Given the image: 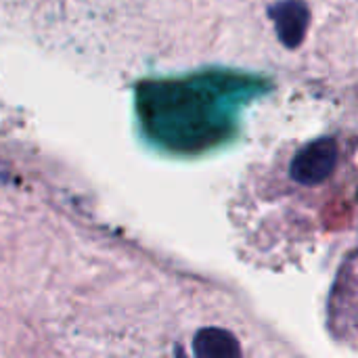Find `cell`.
<instances>
[{"label": "cell", "instance_id": "2", "mask_svg": "<svg viewBox=\"0 0 358 358\" xmlns=\"http://www.w3.org/2000/svg\"><path fill=\"white\" fill-rule=\"evenodd\" d=\"M340 159L338 143L329 136L317 138L308 145H304L289 164V176L294 182L302 187H317L325 182Z\"/></svg>", "mask_w": 358, "mask_h": 358}, {"label": "cell", "instance_id": "3", "mask_svg": "<svg viewBox=\"0 0 358 358\" xmlns=\"http://www.w3.org/2000/svg\"><path fill=\"white\" fill-rule=\"evenodd\" d=\"M277 38L285 48H298L308 31L310 10L304 0H279L268 6Z\"/></svg>", "mask_w": 358, "mask_h": 358}, {"label": "cell", "instance_id": "1", "mask_svg": "<svg viewBox=\"0 0 358 358\" xmlns=\"http://www.w3.org/2000/svg\"><path fill=\"white\" fill-rule=\"evenodd\" d=\"M260 80L237 73H201L138 86L136 105L151 138L174 151H201L222 143L241 105L258 96Z\"/></svg>", "mask_w": 358, "mask_h": 358}, {"label": "cell", "instance_id": "4", "mask_svg": "<svg viewBox=\"0 0 358 358\" xmlns=\"http://www.w3.org/2000/svg\"><path fill=\"white\" fill-rule=\"evenodd\" d=\"M193 355L199 358H239L241 346L231 331L220 327H206L195 334Z\"/></svg>", "mask_w": 358, "mask_h": 358}]
</instances>
